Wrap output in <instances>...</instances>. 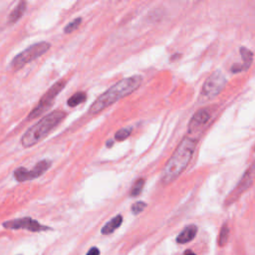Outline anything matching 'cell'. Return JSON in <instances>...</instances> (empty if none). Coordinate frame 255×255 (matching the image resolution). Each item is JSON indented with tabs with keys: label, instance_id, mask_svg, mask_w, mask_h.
Instances as JSON below:
<instances>
[{
	"label": "cell",
	"instance_id": "13",
	"mask_svg": "<svg viewBox=\"0 0 255 255\" xmlns=\"http://www.w3.org/2000/svg\"><path fill=\"white\" fill-rule=\"evenodd\" d=\"M122 222H123V216H122V215L119 214V215L115 216L114 218H112L109 222H107V223L103 226V228H102V230H101L102 234L108 235V234L113 233L116 229H118V228L122 225Z\"/></svg>",
	"mask_w": 255,
	"mask_h": 255
},
{
	"label": "cell",
	"instance_id": "21",
	"mask_svg": "<svg viewBox=\"0 0 255 255\" xmlns=\"http://www.w3.org/2000/svg\"><path fill=\"white\" fill-rule=\"evenodd\" d=\"M86 255H100V250L97 247H92Z\"/></svg>",
	"mask_w": 255,
	"mask_h": 255
},
{
	"label": "cell",
	"instance_id": "17",
	"mask_svg": "<svg viewBox=\"0 0 255 255\" xmlns=\"http://www.w3.org/2000/svg\"><path fill=\"white\" fill-rule=\"evenodd\" d=\"M144 185H145V179H144V178L138 179V180L134 183V185H133V187H132V189H131V196L135 197V196L140 195L141 192H142V190H143Z\"/></svg>",
	"mask_w": 255,
	"mask_h": 255
},
{
	"label": "cell",
	"instance_id": "15",
	"mask_svg": "<svg viewBox=\"0 0 255 255\" xmlns=\"http://www.w3.org/2000/svg\"><path fill=\"white\" fill-rule=\"evenodd\" d=\"M86 100H87V95L85 92H77L68 99L67 104L69 107L74 108V107H77L80 104L84 103Z\"/></svg>",
	"mask_w": 255,
	"mask_h": 255
},
{
	"label": "cell",
	"instance_id": "9",
	"mask_svg": "<svg viewBox=\"0 0 255 255\" xmlns=\"http://www.w3.org/2000/svg\"><path fill=\"white\" fill-rule=\"evenodd\" d=\"M253 165L250 166V168L244 172V174L242 175L240 181L238 182V184L236 185V187L233 189V191L230 193V195L227 197L226 203H232L233 201H235L245 190H247L253 182Z\"/></svg>",
	"mask_w": 255,
	"mask_h": 255
},
{
	"label": "cell",
	"instance_id": "3",
	"mask_svg": "<svg viewBox=\"0 0 255 255\" xmlns=\"http://www.w3.org/2000/svg\"><path fill=\"white\" fill-rule=\"evenodd\" d=\"M66 114L63 111H54L44 116L35 125L28 129L21 138V144L24 148H31L45 139L57 126H59Z\"/></svg>",
	"mask_w": 255,
	"mask_h": 255
},
{
	"label": "cell",
	"instance_id": "19",
	"mask_svg": "<svg viewBox=\"0 0 255 255\" xmlns=\"http://www.w3.org/2000/svg\"><path fill=\"white\" fill-rule=\"evenodd\" d=\"M228 236H229V228L227 226V224H223L219 233V245L223 246L226 244L227 240H228Z\"/></svg>",
	"mask_w": 255,
	"mask_h": 255
},
{
	"label": "cell",
	"instance_id": "14",
	"mask_svg": "<svg viewBox=\"0 0 255 255\" xmlns=\"http://www.w3.org/2000/svg\"><path fill=\"white\" fill-rule=\"evenodd\" d=\"M26 6H27V3L25 1H20L17 6L11 11V13L9 14V17H8V23L9 24H14L16 23L21 17L22 15L24 14V12L26 11Z\"/></svg>",
	"mask_w": 255,
	"mask_h": 255
},
{
	"label": "cell",
	"instance_id": "22",
	"mask_svg": "<svg viewBox=\"0 0 255 255\" xmlns=\"http://www.w3.org/2000/svg\"><path fill=\"white\" fill-rule=\"evenodd\" d=\"M113 145H114V142L113 141H108L107 142V148H111V147H113Z\"/></svg>",
	"mask_w": 255,
	"mask_h": 255
},
{
	"label": "cell",
	"instance_id": "16",
	"mask_svg": "<svg viewBox=\"0 0 255 255\" xmlns=\"http://www.w3.org/2000/svg\"><path fill=\"white\" fill-rule=\"evenodd\" d=\"M133 133V128L129 127V128H123L121 130H119L116 134H115V139L117 141H125L126 139H128L131 134Z\"/></svg>",
	"mask_w": 255,
	"mask_h": 255
},
{
	"label": "cell",
	"instance_id": "11",
	"mask_svg": "<svg viewBox=\"0 0 255 255\" xmlns=\"http://www.w3.org/2000/svg\"><path fill=\"white\" fill-rule=\"evenodd\" d=\"M239 52H240L241 58L243 60V63L242 64H237L236 63L230 68V71L232 73H235V74L240 73L242 71H247L251 67V64L253 62V53L248 48L240 47Z\"/></svg>",
	"mask_w": 255,
	"mask_h": 255
},
{
	"label": "cell",
	"instance_id": "1",
	"mask_svg": "<svg viewBox=\"0 0 255 255\" xmlns=\"http://www.w3.org/2000/svg\"><path fill=\"white\" fill-rule=\"evenodd\" d=\"M196 143L197 138L187 136L182 139L163 170L162 181L165 185L174 181L186 169L194 154Z\"/></svg>",
	"mask_w": 255,
	"mask_h": 255
},
{
	"label": "cell",
	"instance_id": "23",
	"mask_svg": "<svg viewBox=\"0 0 255 255\" xmlns=\"http://www.w3.org/2000/svg\"><path fill=\"white\" fill-rule=\"evenodd\" d=\"M185 255H196V254H194V253L191 252V251H188V252L185 253Z\"/></svg>",
	"mask_w": 255,
	"mask_h": 255
},
{
	"label": "cell",
	"instance_id": "5",
	"mask_svg": "<svg viewBox=\"0 0 255 255\" xmlns=\"http://www.w3.org/2000/svg\"><path fill=\"white\" fill-rule=\"evenodd\" d=\"M66 84H67V81L63 79V80L56 82L54 85H52L51 88L40 99L38 105L30 112L27 119L34 120V119L40 117L42 114H44L48 109H50L51 106L53 105L54 100L62 92V90L65 88Z\"/></svg>",
	"mask_w": 255,
	"mask_h": 255
},
{
	"label": "cell",
	"instance_id": "4",
	"mask_svg": "<svg viewBox=\"0 0 255 255\" xmlns=\"http://www.w3.org/2000/svg\"><path fill=\"white\" fill-rule=\"evenodd\" d=\"M50 48H51V44L46 41L35 43L29 46L28 48H26L25 50H23L22 52H20L19 54H17L11 61L10 68L13 71L19 70L23 68L25 65L29 64L30 62L44 55L46 52H48Z\"/></svg>",
	"mask_w": 255,
	"mask_h": 255
},
{
	"label": "cell",
	"instance_id": "6",
	"mask_svg": "<svg viewBox=\"0 0 255 255\" xmlns=\"http://www.w3.org/2000/svg\"><path fill=\"white\" fill-rule=\"evenodd\" d=\"M225 85L226 79L224 75L219 70L214 71L204 81L200 96L206 100H211L221 93Z\"/></svg>",
	"mask_w": 255,
	"mask_h": 255
},
{
	"label": "cell",
	"instance_id": "8",
	"mask_svg": "<svg viewBox=\"0 0 255 255\" xmlns=\"http://www.w3.org/2000/svg\"><path fill=\"white\" fill-rule=\"evenodd\" d=\"M2 225L6 229H26L32 232L45 231L50 229L48 226L40 224L37 220L32 219L31 217H22L13 220H8L3 222Z\"/></svg>",
	"mask_w": 255,
	"mask_h": 255
},
{
	"label": "cell",
	"instance_id": "20",
	"mask_svg": "<svg viewBox=\"0 0 255 255\" xmlns=\"http://www.w3.org/2000/svg\"><path fill=\"white\" fill-rule=\"evenodd\" d=\"M147 207V203L144 201H137L132 205V212L135 215L140 214Z\"/></svg>",
	"mask_w": 255,
	"mask_h": 255
},
{
	"label": "cell",
	"instance_id": "2",
	"mask_svg": "<svg viewBox=\"0 0 255 255\" xmlns=\"http://www.w3.org/2000/svg\"><path fill=\"white\" fill-rule=\"evenodd\" d=\"M143 83V77L141 75H133L128 78L117 82L106 92H104L89 108L90 115H96L108 107L112 106L119 100L129 96L135 92Z\"/></svg>",
	"mask_w": 255,
	"mask_h": 255
},
{
	"label": "cell",
	"instance_id": "18",
	"mask_svg": "<svg viewBox=\"0 0 255 255\" xmlns=\"http://www.w3.org/2000/svg\"><path fill=\"white\" fill-rule=\"evenodd\" d=\"M82 23V18L81 17H78L76 19H74L73 21H71L69 24H67V26L64 28V32L66 34H69V33H72L74 32L75 30H77L79 28V26L81 25Z\"/></svg>",
	"mask_w": 255,
	"mask_h": 255
},
{
	"label": "cell",
	"instance_id": "12",
	"mask_svg": "<svg viewBox=\"0 0 255 255\" xmlns=\"http://www.w3.org/2000/svg\"><path fill=\"white\" fill-rule=\"evenodd\" d=\"M197 233V226L194 224L187 225L176 237V242L179 244H184L191 241Z\"/></svg>",
	"mask_w": 255,
	"mask_h": 255
},
{
	"label": "cell",
	"instance_id": "7",
	"mask_svg": "<svg viewBox=\"0 0 255 255\" xmlns=\"http://www.w3.org/2000/svg\"><path fill=\"white\" fill-rule=\"evenodd\" d=\"M52 162L49 160H43L37 163L32 170H27L24 167H20L14 170V177L18 182H24L28 180H33L43 173H45L51 167Z\"/></svg>",
	"mask_w": 255,
	"mask_h": 255
},
{
	"label": "cell",
	"instance_id": "10",
	"mask_svg": "<svg viewBox=\"0 0 255 255\" xmlns=\"http://www.w3.org/2000/svg\"><path fill=\"white\" fill-rule=\"evenodd\" d=\"M210 119V114L206 109H200L198 110L190 119L188 123V135L191 137L194 134H198L200 130H202L207 122Z\"/></svg>",
	"mask_w": 255,
	"mask_h": 255
}]
</instances>
